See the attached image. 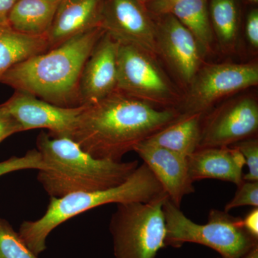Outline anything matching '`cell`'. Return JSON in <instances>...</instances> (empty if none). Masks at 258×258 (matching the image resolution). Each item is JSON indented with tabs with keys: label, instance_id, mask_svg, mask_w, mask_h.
<instances>
[{
	"label": "cell",
	"instance_id": "1",
	"mask_svg": "<svg viewBox=\"0 0 258 258\" xmlns=\"http://www.w3.org/2000/svg\"><path fill=\"white\" fill-rule=\"evenodd\" d=\"M181 113L174 108L160 109L116 90L84 106L71 139L96 159L121 161L125 154Z\"/></svg>",
	"mask_w": 258,
	"mask_h": 258
},
{
	"label": "cell",
	"instance_id": "2",
	"mask_svg": "<svg viewBox=\"0 0 258 258\" xmlns=\"http://www.w3.org/2000/svg\"><path fill=\"white\" fill-rule=\"evenodd\" d=\"M104 33L97 27L32 56L8 70L0 83L56 106H81L79 86L83 67Z\"/></svg>",
	"mask_w": 258,
	"mask_h": 258
},
{
	"label": "cell",
	"instance_id": "3",
	"mask_svg": "<svg viewBox=\"0 0 258 258\" xmlns=\"http://www.w3.org/2000/svg\"><path fill=\"white\" fill-rule=\"evenodd\" d=\"M36 145L47 167L38 171L37 180L50 198L114 187L139 166L138 161L96 159L72 139L52 137L46 132L39 134Z\"/></svg>",
	"mask_w": 258,
	"mask_h": 258
},
{
	"label": "cell",
	"instance_id": "4",
	"mask_svg": "<svg viewBox=\"0 0 258 258\" xmlns=\"http://www.w3.org/2000/svg\"><path fill=\"white\" fill-rule=\"evenodd\" d=\"M165 195L160 183L143 163L118 186L50 198L45 214L35 221L23 222L18 233L29 249L38 256L47 249V239L51 232L80 214L107 204L149 203Z\"/></svg>",
	"mask_w": 258,
	"mask_h": 258
},
{
	"label": "cell",
	"instance_id": "5",
	"mask_svg": "<svg viewBox=\"0 0 258 258\" xmlns=\"http://www.w3.org/2000/svg\"><path fill=\"white\" fill-rule=\"evenodd\" d=\"M166 222L165 245L180 247L185 242L203 244L215 249L222 257L242 258L257 245L244 228L242 219L229 212L210 210L208 223H195L179 208L166 199L163 206Z\"/></svg>",
	"mask_w": 258,
	"mask_h": 258
},
{
	"label": "cell",
	"instance_id": "6",
	"mask_svg": "<svg viewBox=\"0 0 258 258\" xmlns=\"http://www.w3.org/2000/svg\"><path fill=\"white\" fill-rule=\"evenodd\" d=\"M167 198L117 205L109 225L115 258H155L166 247L163 206Z\"/></svg>",
	"mask_w": 258,
	"mask_h": 258
},
{
	"label": "cell",
	"instance_id": "7",
	"mask_svg": "<svg viewBox=\"0 0 258 258\" xmlns=\"http://www.w3.org/2000/svg\"><path fill=\"white\" fill-rule=\"evenodd\" d=\"M116 90L154 106H170L179 100L153 56L127 44L120 43L118 48Z\"/></svg>",
	"mask_w": 258,
	"mask_h": 258
},
{
	"label": "cell",
	"instance_id": "8",
	"mask_svg": "<svg viewBox=\"0 0 258 258\" xmlns=\"http://www.w3.org/2000/svg\"><path fill=\"white\" fill-rule=\"evenodd\" d=\"M258 84L257 63L208 64L199 69L190 83L188 98L180 113L205 115L223 97Z\"/></svg>",
	"mask_w": 258,
	"mask_h": 258
},
{
	"label": "cell",
	"instance_id": "9",
	"mask_svg": "<svg viewBox=\"0 0 258 258\" xmlns=\"http://www.w3.org/2000/svg\"><path fill=\"white\" fill-rule=\"evenodd\" d=\"M101 27L120 44L159 54L154 19L139 0H104Z\"/></svg>",
	"mask_w": 258,
	"mask_h": 258
},
{
	"label": "cell",
	"instance_id": "10",
	"mask_svg": "<svg viewBox=\"0 0 258 258\" xmlns=\"http://www.w3.org/2000/svg\"><path fill=\"white\" fill-rule=\"evenodd\" d=\"M258 105L242 98L222 106L203 120L198 149L228 147L257 133Z\"/></svg>",
	"mask_w": 258,
	"mask_h": 258
},
{
	"label": "cell",
	"instance_id": "11",
	"mask_svg": "<svg viewBox=\"0 0 258 258\" xmlns=\"http://www.w3.org/2000/svg\"><path fill=\"white\" fill-rule=\"evenodd\" d=\"M20 125L22 132L46 128L52 137L71 138L83 106L64 108L52 104L28 93L15 91L3 103Z\"/></svg>",
	"mask_w": 258,
	"mask_h": 258
},
{
	"label": "cell",
	"instance_id": "12",
	"mask_svg": "<svg viewBox=\"0 0 258 258\" xmlns=\"http://www.w3.org/2000/svg\"><path fill=\"white\" fill-rule=\"evenodd\" d=\"M152 16L157 31L158 52L181 81L189 85L201 64L203 52L198 41L171 13Z\"/></svg>",
	"mask_w": 258,
	"mask_h": 258
},
{
	"label": "cell",
	"instance_id": "13",
	"mask_svg": "<svg viewBox=\"0 0 258 258\" xmlns=\"http://www.w3.org/2000/svg\"><path fill=\"white\" fill-rule=\"evenodd\" d=\"M119 45V42L105 32L95 45L80 79L81 106L93 104L116 91Z\"/></svg>",
	"mask_w": 258,
	"mask_h": 258
},
{
	"label": "cell",
	"instance_id": "14",
	"mask_svg": "<svg viewBox=\"0 0 258 258\" xmlns=\"http://www.w3.org/2000/svg\"><path fill=\"white\" fill-rule=\"evenodd\" d=\"M158 180L169 200L180 208L183 198L195 192L188 171L187 158L144 142L134 149Z\"/></svg>",
	"mask_w": 258,
	"mask_h": 258
},
{
	"label": "cell",
	"instance_id": "15",
	"mask_svg": "<svg viewBox=\"0 0 258 258\" xmlns=\"http://www.w3.org/2000/svg\"><path fill=\"white\" fill-rule=\"evenodd\" d=\"M104 0H61L46 38L48 50L76 35L101 27Z\"/></svg>",
	"mask_w": 258,
	"mask_h": 258
},
{
	"label": "cell",
	"instance_id": "16",
	"mask_svg": "<svg viewBox=\"0 0 258 258\" xmlns=\"http://www.w3.org/2000/svg\"><path fill=\"white\" fill-rule=\"evenodd\" d=\"M188 171L193 182L218 179L237 185L243 182L245 161L238 149L232 147L198 149L187 158Z\"/></svg>",
	"mask_w": 258,
	"mask_h": 258
},
{
	"label": "cell",
	"instance_id": "17",
	"mask_svg": "<svg viewBox=\"0 0 258 258\" xmlns=\"http://www.w3.org/2000/svg\"><path fill=\"white\" fill-rule=\"evenodd\" d=\"M203 118V113H181L174 121L145 142L188 158L198 149Z\"/></svg>",
	"mask_w": 258,
	"mask_h": 258
},
{
	"label": "cell",
	"instance_id": "18",
	"mask_svg": "<svg viewBox=\"0 0 258 258\" xmlns=\"http://www.w3.org/2000/svg\"><path fill=\"white\" fill-rule=\"evenodd\" d=\"M60 1L18 0L10 10L8 23L14 30L22 33L45 36Z\"/></svg>",
	"mask_w": 258,
	"mask_h": 258
},
{
	"label": "cell",
	"instance_id": "19",
	"mask_svg": "<svg viewBox=\"0 0 258 258\" xmlns=\"http://www.w3.org/2000/svg\"><path fill=\"white\" fill-rule=\"evenodd\" d=\"M45 36L26 35L0 24V79L15 64L48 50Z\"/></svg>",
	"mask_w": 258,
	"mask_h": 258
},
{
	"label": "cell",
	"instance_id": "20",
	"mask_svg": "<svg viewBox=\"0 0 258 258\" xmlns=\"http://www.w3.org/2000/svg\"><path fill=\"white\" fill-rule=\"evenodd\" d=\"M169 13L192 34L203 53L204 51L210 50L214 32L209 11V0H178Z\"/></svg>",
	"mask_w": 258,
	"mask_h": 258
},
{
	"label": "cell",
	"instance_id": "21",
	"mask_svg": "<svg viewBox=\"0 0 258 258\" xmlns=\"http://www.w3.org/2000/svg\"><path fill=\"white\" fill-rule=\"evenodd\" d=\"M213 32L225 48L233 46L239 30V11L236 0H209Z\"/></svg>",
	"mask_w": 258,
	"mask_h": 258
},
{
	"label": "cell",
	"instance_id": "22",
	"mask_svg": "<svg viewBox=\"0 0 258 258\" xmlns=\"http://www.w3.org/2000/svg\"><path fill=\"white\" fill-rule=\"evenodd\" d=\"M0 258H38L10 222L0 217Z\"/></svg>",
	"mask_w": 258,
	"mask_h": 258
},
{
	"label": "cell",
	"instance_id": "23",
	"mask_svg": "<svg viewBox=\"0 0 258 258\" xmlns=\"http://www.w3.org/2000/svg\"><path fill=\"white\" fill-rule=\"evenodd\" d=\"M46 164L42 161L41 155L37 149L27 152L23 157H12L0 162V176L15 171L46 169Z\"/></svg>",
	"mask_w": 258,
	"mask_h": 258
},
{
	"label": "cell",
	"instance_id": "24",
	"mask_svg": "<svg viewBox=\"0 0 258 258\" xmlns=\"http://www.w3.org/2000/svg\"><path fill=\"white\" fill-rule=\"evenodd\" d=\"M240 151L243 156L248 172L244 174V181H258V140L255 137L244 139L230 146Z\"/></svg>",
	"mask_w": 258,
	"mask_h": 258
},
{
	"label": "cell",
	"instance_id": "25",
	"mask_svg": "<svg viewBox=\"0 0 258 258\" xmlns=\"http://www.w3.org/2000/svg\"><path fill=\"white\" fill-rule=\"evenodd\" d=\"M258 207V181H243L237 186L235 197L225 205V211L228 212L240 207Z\"/></svg>",
	"mask_w": 258,
	"mask_h": 258
},
{
	"label": "cell",
	"instance_id": "26",
	"mask_svg": "<svg viewBox=\"0 0 258 258\" xmlns=\"http://www.w3.org/2000/svg\"><path fill=\"white\" fill-rule=\"evenodd\" d=\"M22 132L20 125L3 104L0 105V143L13 134Z\"/></svg>",
	"mask_w": 258,
	"mask_h": 258
},
{
	"label": "cell",
	"instance_id": "27",
	"mask_svg": "<svg viewBox=\"0 0 258 258\" xmlns=\"http://www.w3.org/2000/svg\"><path fill=\"white\" fill-rule=\"evenodd\" d=\"M246 36L254 48L258 47V10L253 9L248 13L246 20Z\"/></svg>",
	"mask_w": 258,
	"mask_h": 258
},
{
	"label": "cell",
	"instance_id": "28",
	"mask_svg": "<svg viewBox=\"0 0 258 258\" xmlns=\"http://www.w3.org/2000/svg\"><path fill=\"white\" fill-rule=\"evenodd\" d=\"M178 0H151L146 5V7L151 15L157 16L169 13L171 7Z\"/></svg>",
	"mask_w": 258,
	"mask_h": 258
},
{
	"label": "cell",
	"instance_id": "29",
	"mask_svg": "<svg viewBox=\"0 0 258 258\" xmlns=\"http://www.w3.org/2000/svg\"><path fill=\"white\" fill-rule=\"evenodd\" d=\"M244 228L249 234L258 239V209L254 208L242 219Z\"/></svg>",
	"mask_w": 258,
	"mask_h": 258
},
{
	"label": "cell",
	"instance_id": "30",
	"mask_svg": "<svg viewBox=\"0 0 258 258\" xmlns=\"http://www.w3.org/2000/svg\"><path fill=\"white\" fill-rule=\"evenodd\" d=\"M18 0H0V24L8 23V15Z\"/></svg>",
	"mask_w": 258,
	"mask_h": 258
},
{
	"label": "cell",
	"instance_id": "31",
	"mask_svg": "<svg viewBox=\"0 0 258 258\" xmlns=\"http://www.w3.org/2000/svg\"><path fill=\"white\" fill-rule=\"evenodd\" d=\"M242 258H258V246H255Z\"/></svg>",
	"mask_w": 258,
	"mask_h": 258
},
{
	"label": "cell",
	"instance_id": "32",
	"mask_svg": "<svg viewBox=\"0 0 258 258\" xmlns=\"http://www.w3.org/2000/svg\"><path fill=\"white\" fill-rule=\"evenodd\" d=\"M250 4L257 5L258 3V0H247Z\"/></svg>",
	"mask_w": 258,
	"mask_h": 258
},
{
	"label": "cell",
	"instance_id": "33",
	"mask_svg": "<svg viewBox=\"0 0 258 258\" xmlns=\"http://www.w3.org/2000/svg\"><path fill=\"white\" fill-rule=\"evenodd\" d=\"M141 3H143L144 5H147L148 3L151 1V0H139Z\"/></svg>",
	"mask_w": 258,
	"mask_h": 258
},
{
	"label": "cell",
	"instance_id": "34",
	"mask_svg": "<svg viewBox=\"0 0 258 258\" xmlns=\"http://www.w3.org/2000/svg\"><path fill=\"white\" fill-rule=\"evenodd\" d=\"M222 258H225V257H222Z\"/></svg>",
	"mask_w": 258,
	"mask_h": 258
}]
</instances>
